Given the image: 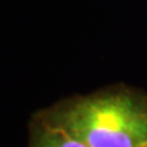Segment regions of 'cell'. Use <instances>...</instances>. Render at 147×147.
Wrapping results in <instances>:
<instances>
[{"label":"cell","mask_w":147,"mask_h":147,"mask_svg":"<svg viewBox=\"0 0 147 147\" xmlns=\"http://www.w3.org/2000/svg\"><path fill=\"white\" fill-rule=\"evenodd\" d=\"M45 120L87 147H143L147 143V101L132 93L74 100Z\"/></svg>","instance_id":"cell-1"},{"label":"cell","mask_w":147,"mask_h":147,"mask_svg":"<svg viewBox=\"0 0 147 147\" xmlns=\"http://www.w3.org/2000/svg\"><path fill=\"white\" fill-rule=\"evenodd\" d=\"M32 147H87L61 128L44 120L37 127L32 139Z\"/></svg>","instance_id":"cell-2"},{"label":"cell","mask_w":147,"mask_h":147,"mask_svg":"<svg viewBox=\"0 0 147 147\" xmlns=\"http://www.w3.org/2000/svg\"><path fill=\"white\" fill-rule=\"evenodd\" d=\"M143 147H147V143H146V144H144V146H143Z\"/></svg>","instance_id":"cell-3"}]
</instances>
